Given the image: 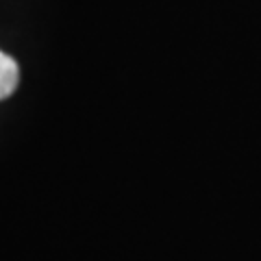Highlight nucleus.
<instances>
[{"mask_svg":"<svg viewBox=\"0 0 261 261\" xmlns=\"http://www.w3.org/2000/svg\"><path fill=\"white\" fill-rule=\"evenodd\" d=\"M20 83V68H18V61L9 57L7 53L0 50V100L9 98L15 87Z\"/></svg>","mask_w":261,"mask_h":261,"instance_id":"nucleus-1","label":"nucleus"}]
</instances>
